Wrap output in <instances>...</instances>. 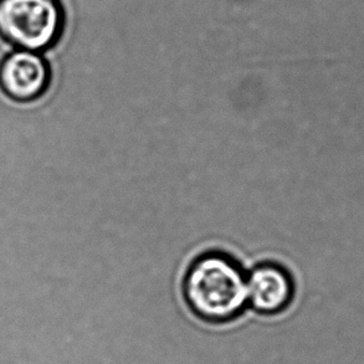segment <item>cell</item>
I'll list each match as a JSON object with an SVG mask.
<instances>
[{"instance_id": "cell-1", "label": "cell", "mask_w": 364, "mask_h": 364, "mask_svg": "<svg viewBox=\"0 0 364 364\" xmlns=\"http://www.w3.org/2000/svg\"><path fill=\"white\" fill-rule=\"evenodd\" d=\"M181 291L189 310L210 323L229 322L247 309L246 272L222 252H208L193 261Z\"/></svg>"}, {"instance_id": "cell-2", "label": "cell", "mask_w": 364, "mask_h": 364, "mask_svg": "<svg viewBox=\"0 0 364 364\" xmlns=\"http://www.w3.org/2000/svg\"><path fill=\"white\" fill-rule=\"evenodd\" d=\"M64 25L60 0H0V39L13 49L43 54L59 41Z\"/></svg>"}, {"instance_id": "cell-3", "label": "cell", "mask_w": 364, "mask_h": 364, "mask_svg": "<svg viewBox=\"0 0 364 364\" xmlns=\"http://www.w3.org/2000/svg\"><path fill=\"white\" fill-rule=\"evenodd\" d=\"M51 71L43 54L14 49L0 61V87L9 99L30 102L49 87Z\"/></svg>"}, {"instance_id": "cell-4", "label": "cell", "mask_w": 364, "mask_h": 364, "mask_svg": "<svg viewBox=\"0 0 364 364\" xmlns=\"http://www.w3.org/2000/svg\"><path fill=\"white\" fill-rule=\"evenodd\" d=\"M247 307L260 315H277L285 311L296 295L290 272L277 264L265 262L246 272Z\"/></svg>"}]
</instances>
